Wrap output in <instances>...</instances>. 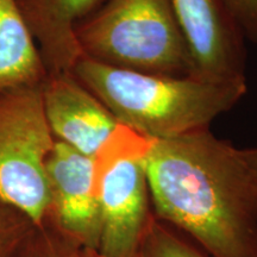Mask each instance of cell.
<instances>
[{
    "mask_svg": "<svg viewBox=\"0 0 257 257\" xmlns=\"http://www.w3.org/2000/svg\"><path fill=\"white\" fill-rule=\"evenodd\" d=\"M243 156L245 162L248 163L252 178L255 180L257 186V148H250V149H242Z\"/></svg>",
    "mask_w": 257,
    "mask_h": 257,
    "instance_id": "13",
    "label": "cell"
},
{
    "mask_svg": "<svg viewBox=\"0 0 257 257\" xmlns=\"http://www.w3.org/2000/svg\"><path fill=\"white\" fill-rule=\"evenodd\" d=\"M55 141L42 83L0 93V200L36 225L49 216L46 165Z\"/></svg>",
    "mask_w": 257,
    "mask_h": 257,
    "instance_id": "5",
    "label": "cell"
},
{
    "mask_svg": "<svg viewBox=\"0 0 257 257\" xmlns=\"http://www.w3.org/2000/svg\"><path fill=\"white\" fill-rule=\"evenodd\" d=\"M46 169L49 216L76 243L98 250L100 212L93 189V157L55 141Z\"/></svg>",
    "mask_w": 257,
    "mask_h": 257,
    "instance_id": "7",
    "label": "cell"
},
{
    "mask_svg": "<svg viewBox=\"0 0 257 257\" xmlns=\"http://www.w3.org/2000/svg\"><path fill=\"white\" fill-rule=\"evenodd\" d=\"M136 257H208L180 236L178 231L152 213L146 225Z\"/></svg>",
    "mask_w": 257,
    "mask_h": 257,
    "instance_id": "11",
    "label": "cell"
},
{
    "mask_svg": "<svg viewBox=\"0 0 257 257\" xmlns=\"http://www.w3.org/2000/svg\"><path fill=\"white\" fill-rule=\"evenodd\" d=\"M22 2V0H19V3H21Z\"/></svg>",
    "mask_w": 257,
    "mask_h": 257,
    "instance_id": "16",
    "label": "cell"
},
{
    "mask_svg": "<svg viewBox=\"0 0 257 257\" xmlns=\"http://www.w3.org/2000/svg\"><path fill=\"white\" fill-rule=\"evenodd\" d=\"M70 73L121 125L153 140L208 128L246 93V81L144 74L106 66L82 55Z\"/></svg>",
    "mask_w": 257,
    "mask_h": 257,
    "instance_id": "2",
    "label": "cell"
},
{
    "mask_svg": "<svg viewBox=\"0 0 257 257\" xmlns=\"http://www.w3.org/2000/svg\"><path fill=\"white\" fill-rule=\"evenodd\" d=\"M85 56L154 75L194 74L188 44L170 0H104L75 27Z\"/></svg>",
    "mask_w": 257,
    "mask_h": 257,
    "instance_id": "3",
    "label": "cell"
},
{
    "mask_svg": "<svg viewBox=\"0 0 257 257\" xmlns=\"http://www.w3.org/2000/svg\"><path fill=\"white\" fill-rule=\"evenodd\" d=\"M194 62L210 81H246L244 35L221 0H170Z\"/></svg>",
    "mask_w": 257,
    "mask_h": 257,
    "instance_id": "6",
    "label": "cell"
},
{
    "mask_svg": "<svg viewBox=\"0 0 257 257\" xmlns=\"http://www.w3.org/2000/svg\"><path fill=\"white\" fill-rule=\"evenodd\" d=\"M42 98L54 138L83 155L94 156L119 124L70 72L48 74Z\"/></svg>",
    "mask_w": 257,
    "mask_h": 257,
    "instance_id": "8",
    "label": "cell"
},
{
    "mask_svg": "<svg viewBox=\"0 0 257 257\" xmlns=\"http://www.w3.org/2000/svg\"><path fill=\"white\" fill-rule=\"evenodd\" d=\"M104 0H22L28 27L48 74L70 72L83 54L76 41L75 27Z\"/></svg>",
    "mask_w": 257,
    "mask_h": 257,
    "instance_id": "9",
    "label": "cell"
},
{
    "mask_svg": "<svg viewBox=\"0 0 257 257\" xmlns=\"http://www.w3.org/2000/svg\"><path fill=\"white\" fill-rule=\"evenodd\" d=\"M2 227H3V214L0 212V234H2Z\"/></svg>",
    "mask_w": 257,
    "mask_h": 257,
    "instance_id": "15",
    "label": "cell"
},
{
    "mask_svg": "<svg viewBox=\"0 0 257 257\" xmlns=\"http://www.w3.org/2000/svg\"><path fill=\"white\" fill-rule=\"evenodd\" d=\"M118 124L93 156V189L100 212L99 251L107 257H136L152 212L146 161L154 143Z\"/></svg>",
    "mask_w": 257,
    "mask_h": 257,
    "instance_id": "4",
    "label": "cell"
},
{
    "mask_svg": "<svg viewBox=\"0 0 257 257\" xmlns=\"http://www.w3.org/2000/svg\"><path fill=\"white\" fill-rule=\"evenodd\" d=\"M62 257H107V256L102 255V253L96 249L85 248V246H83L82 249L68 252L66 253V255H63Z\"/></svg>",
    "mask_w": 257,
    "mask_h": 257,
    "instance_id": "14",
    "label": "cell"
},
{
    "mask_svg": "<svg viewBox=\"0 0 257 257\" xmlns=\"http://www.w3.org/2000/svg\"><path fill=\"white\" fill-rule=\"evenodd\" d=\"M244 37L257 43V0H221Z\"/></svg>",
    "mask_w": 257,
    "mask_h": 257,
    "instance_id": "12",
    "label": "cell"
},
{
    "mask_svg": "<svg viewBox=\"0 0 257 257\" xmlns=\"http://www.w3.org/2000/svg\"><path fill=\"white\" fill-rule=\"evenodd\" d=\"M146 169L161 220L208 257H257V186L242 149L202 128L154 141Z\"/></svg>",
    "mask_w": 257,
    "mask_h": 257,
    "instance_id": "1",
    "label": "cell"
},
{
    "mask_svg": "<svg viewBox=\"0 0 257 257\" xmlns=\"http://www.w3.org/2000/svg\"><path fill=\"white\" fill-rule=\"evenodd\" d=\"M47 75L19 0H0V93L41 85Z\"/></svg>",
    "mask_w": 257,
    "mask_h": 257,
    "instance_id": "10",
    "label": "cell"
}]
</instances>
